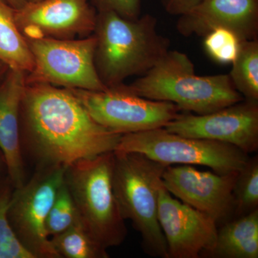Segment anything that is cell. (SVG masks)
Listing matches in <instances>:
<instances>
[{"label": "cell", "instance_id": "cell-5", "mask_svg": "<svg viewBox=\"0 0 258 258\" xmlns=\"http://www.w3.org/2000/svg\"><path fill=\"white\" fill-rule=\"evenodd\" d=\"M113 152L66 166L64 181L84 228L103 248L123 243L127 235L112 183Z\"/></svg>", "mask_w": 258, "mask_h": 258}, {"label": "cell", "instance_id": "cell-15", "mask_svg": "<svg viewBox=\"0 0 258 258\" xmlns=\"http://www.w3.org/2000/svg\"><path fill=\"white\" fill-rule=\"evenodd\" d=\"M28 73L8 69L0 84V151L14 188L27 181L20 133V106Z\"/></svg>", "mask_w": 258, "mask_h": 258}, {"label": "cell", "instance_id": "cell-21", "mask_svg": "<svg viewBox=\"0 0 258 258\" xmlns=\"http://www.w3.org/2000/svg\"><path fill=\"white\" fill-rule=\"evenodd\" d=\"M13 190L9 176L0 181V258H32L19 242L8 221V207Z\"/></svg>", "mask_w": 258, "mask_h": 258}, {"label": "cell", "instance_id": "cell-11", "mask_svg": "<svg viewBox=\"0 0 258 258\" xmlns=\"http://www.w3.org/2000/svg\"><path fill=\"white\" fill-rule=\"evenodd\" d=\"M97 14L89 0H40L15 10V17L25 38L76 40L93 35Z\"/></svg>", "mask_w": 258, "mask_h": 258}, {"label": "cell", "instance_id": "cell-18", "mask_svg": "<svg viewBox=\"0 0 258 258\" xmlns=\"http://www.w3.org/2000/svg\"><path fill=\"white\" fill-rule=\"evenodd\" d=\"M230 76L234 87L249 101H258V40H242L232 62Z\"/></svg>", "mask_w": 258, "mask_h": 258}, {"label": "cell", "instance_id": "cell-22", "mask_svg": "<svg viewBox=\"0 0 258 258\" xmlns=\"http://www.w3.org/2000/svg\"><path fill=\"white\" fill-rule=\"evenodd\" d=\"M79 220L72 197L63 181L57 190L53 203L47 215L45 229L48 237L59 235Z\"/></svg>", "mask_w": 258, "mask_h": 258}, {"label": "cell", "instance_id": "cell-26", "mask_svg": "<svg viewBox=\"0 0 258 258\" xmlns=\"http://www.w3.org/2000/svg\"><path fill=\"white\" fill-rule=\"evenodd\" d=\"M4 1L15 10L22 9L29 3L28 0H4Z\"/></svg>", "mask_w": 258, "mask_h": 258}, {"label": "cell", "instance_id": "cell-14", "mask_svg": "<svg viewBox=\"0 0 258 258\" xmlns=\"http://www.w3.org/2000/svg\"><path fill=\"white\" fill-rule=\"evenodd\" d=\"M176 30L184 37H205L214 29L235 32L241 40L258 36V0H203L179 16Z\"/></svg>", "mask_w": 258, "mask_h": 258}, {"label": "cell", "instance_id": "cell-25", "mask_svg": "<svg viewBox=\"0 0 258 258\" xmlns=\"http://www.w3.org/2000/svg\"><path fill=\"white\" fill-rule=\"evenodd\" d=\"M203 0H161L168 14L181 16L198 6Z\"/></svg>", "mask_w": 258, "mask_h": 258}, {"label": "cell", "instance_id": "cell-27", "mask_svg": "<svg viewBox=\"0 0 258 258\" xmlns=\"http://www.w3.org/2000/svg\"><path fill=\"white\" fill-rule=\"evenodd\" d=\"M4 169L7 170L6 162H5V157L3 156V153L0 151V174L3 172Z\"/></svg>", "mask_w": 258, "mask_h": 258}, {"label": "cell", "instance_id": "cell-8", "mask_svg": "<svg viewBox=\"0 0 258 258\" xmlns=\"http://www.w3.org/2000/svg\"><path fill=\"white\" fill-rule=\"evenodd\" d=\"M25 39L34 60L33 70L27 74V83L86 91L108 89L95 66L94 35L76 40Z\"/></svg>", "mask_w": 258, "mask_h": 258}, {"label": "cell", "instance_id": "cell-12", "mask_svg": "<svg viewBox=\"0 0 258 258\" xmlns=\"http://www.w3.org/2000/svg\"><path fill=\"white\" fill-rule=\"evenodd\" d=\"M158 217L167 247L168 258H199L211 253L217 222L206 214L173 198L161 184Z\"/></svg>", "mask_w": 258, "mask_h": 258}, {"label": "cell", "instance_id": "cell-19", "mask_svg": "<svg viewBox=\"0 0 258 258\" xmlns=\"http://www.w3.org/2000/svg\"><path fill=\"white\" fill-rule=\"evenodd\" d=\"M60 258H108L107 249L100 245L84 228L80 220L67 230L50 238Z\"/></svg>", "mask_w": 258, "mask_h": 258}, {"label": "cell", "instance_id": "cell-16", "mask_svg": "<svg viewBox=\"0 0 258 258\" xmlns=\"http://www.w3.org/2000/svg\"><path fill=\"white\" fill-rule=\"evenodd\" d=\"M222 224L208 257H258V209Z\"/></svg>", "mask_w": 258, "mask_h": 258}, {"label": "cell", "instance_id": "cell-10", "mask_svg": "<svg viewBox=\"0 0 258 258\" xmlns=\"http://www.w3.org/2000/svg\"><path fill=\"white\" fill-rule=\"evenodd\" d=\"M164 128L190 138L230 144L251 154L258 149V101L244 99L206 114L181 113Z\"/></svg>", "mask_w": 258, "mask_h": 258}, {"label": "cell", "instance_id": "cell-7", "mask_svg": "<svg viewBox=\"0 0 258 258\" xmlns=\"http://www.w3.org/2000/svg\"><path fill=\"white\" fill-rule=\"evenodd\" d=\"M66 166L35 167L21 186L14 188L8 210L10 227L32 258H60L45 229L47 215L64 181Z\"/></svg>", "mask_w": 258, "mask_h": 258}, {"label": "cell", "instance_id": "cell-28", "mask_svg": "<svg viewBox=\"0 0 258 258\" xmlns=\"http://www.w3.org/2000/svg\"><path fill=\"white\" fill-rule=\"evenodd\" d=\"M29 2H31V3H34V2H38L40 1V0H28Z\"/></svg>", "mask_w": 258, "mask_h": 258}, {"label": "cell", "instance_id": "cell-2", "mask_svg": "<svg viewBox=\"0 0 258 258\" xmlns=\"http://www.w3.org/2000/svg\"><path fill=\"white\" fill-rule=\"evenodd\" d=\"M157 19L146 14L135 20L113 12H98L94 61L107 88L134 76H143L169 50L170 41L157 31Z\"/></svg>", "mask_w": 258, "mask_h": 258}, {"label": "cell", "instance_id": "cell-6", "mask_svg": "<svg viewBox=\"0 0 258 258\" xmlns=\"http://www.w3.org/2000/svg\"><path fill=\"white\" fill-rule=\"evenodd\" d=\"M114 152L140 153L166 166H207L218 174L240 171L250 158L230 144L190 138L165 128L123 134Z\"/></svg>", "mask_w": 258, "mask_h": 258}, {"label": "cell", "instance_id": "cell-20", "mask_svg": "<svg viewBox=\"0 0 258 258\" xmlns=\"http://www.w3.org/2000/svg\"><path fill=\"white\" fill-rule=\"evenodd\" d=\"M234 218L258 209V159L249 158L237 174L234 187Z\"/></svg>", "mask_w": 258, "mask_h": 258}, {"label": "cell", "instance_id": "cell-9", "mask_svg": "<svg viewBox=\"0 0 258 258\" xmlns=\"http://www.w3.org/2000/svg\"><path fill=\"white\" fill-rule=\"evenodd\" d=\"M69 90L97 123L120 135L164 128L181 113L174 103L137 96L122 83L101 91Z\"/></svg>", "mask_w": 258, "mask_h": 258}, {"label": "cell", "instance_id": "cell-13", "mask_svg": "<svg viewBox=\"0 0 258 258\" xmlns=\"http://www.w3.org/2000/svg\"><path fill=\"white\" fill-rule=\"evenodd\" d=\"M238 172L218 174L191 165H171L163 173L162 182L182 203L206 214L217 224L224 223L233 217V191Z\"/></svg>", "mask_w": 258, "mask_h": 258}, {"label": "cell", "instance_id": "cell-3", "mask_svg": "<svg viewBox=\"0 0 258 258\" xmlns=\"http://www.w3.org/2000/svg\"><path fill=\"white\" fill-rule=\"evenodd\" d=\"M124 89L153 101L175 104L180 111L206 114L243 101L229 75L200 76L186 54L169 50L152 69Z\"/></svg>", "mask_w": 258, "mask_h": 258}, {"label": "cell", "instance_id": "cell-24", "mask_svg": "<svg viewBox=\"0 0 258 258\" xmlns=\"http://www.w3.org/2000/svg\"><path fill=\"white\" fill-rule=\"evenodd\" d=\"M97 12L108 11L135 20L141 16L142 0H89Z\"/></svg>", "mask_w": 258, "mask_h": 258}, {"label": "cell", "instance_id": "cell-1", "mask_svg": "<svg viewBox=\"0 0 258 258\" xmlns=\"http://www.w3.org/2000/svg\"><path fill=\"white\" fill-rule=\"evenodd\" d=\"M20 133L24 159L35 167L67 166L114 152L122 136L97 123L69 89L27 82Z\"/></svg>", "mask_w": 258, "mask_h": 258}, {"label": "cell", "instance_id": "cell-23", "mask_svg": "<svg viewBox=\"0 0 258 258\" xmlns=\"http://www.w3.org/2000/svg\"><path fill=\"white\" fill-rule=\"evenodd\" d=\"M242 41L235 32L218 28L204 37V47L209 56L219 63H232L238 54Z\"/></svg>", "mask_w": 258, "mask_h": 258}, {"label": "cell", "instance_id": "cell-4", "mask_svg": "<svg viewBox=\"0 0 258 258\" xmlns=\"http://www.w3.org/2000/svg\"><path fill=\"white\" fill-rule=\"evenodd\" d=\"M165 164L137 152H113L112 183L120 213L142 237L144 252L168 258L158 217L159 189Z\"/></svg>", "mask_w": 258, "mask_h": 258}, {"label": "cell", "instance_id": "cell-17", "mask_svg": "<svg viewBox=\"0 0 258 258\" xmlns=\"http://www.w3.org/2000/svg\"><path fill=\"white\" fill-rule=\"evenodd\" d=\"M15 10L0 0V62L8 69L31 72L33 57L25 37L19 30Z\"/></svg>", "mask_w": 258, "mask_h": 258}]
</instances>
